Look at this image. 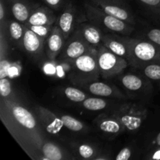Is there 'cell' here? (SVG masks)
<instances>
[{"label": "cell", "instance_id": "cell-1", "mask_svg": "<svg viewBox=\"0 0 160 160\" xmlns=\"http://www.w3.org/2000/svg\"><path fill=\"white\" fill-rule=\"evenodd\" d=\"M2 113L6 115V122L9 123L7 127L13 129L11 133L18 136L19 142L23 141L25 146L34 147L41 151L43 139L36 119L28 109L9 98H2Z\"/></svg>", "mask_w": 160, "mask_h": 160}, {"label": "cell", "instance_id": "cell-2", "mask_svg": "<svg viewBox=\"0 0 160 160\" xmlns=\"http://www.w3.org/2000/svg\"><path fill=\"white\" fill-rule=\"evenodd\" d=\"M69 78L71 82L81 87L96 81L101 76L97 62V48L73 60Z\"/></svg>", "mask_w": 160, "mask_h": 160}, {"label": "cell", "instance_id": "cell-3", "mask_svg": "<svg viewBox=\"0 0 160 160\" xmlns=\"http://www.w3.org/2000/svg\"><path fill=\"white\" fill-rule=\"evenodd\" d=\"M128 45V58L131 65L134 67H145L148 64L156 62L160 58V46L152 42L123 38Z\"/></svg>", "mask_w": 160, "mask_h": 160}, {"label": "cell", "instance_id": "cell-4", "mask_svg": "<svg viewBox=\"0 0 160 160\" xmlns=\"http://www.w3.org/2000/svg\"><path fill=\"white\" fill-rule=\"evenodd\" d=\"M84 6L88 20L98 28L123 34H129L134 30L131 25L106 13L91 2H84Z\"/></svg>", "mask_w": 160, "mask_h": 160}, {"label": "cell", "instance_id": "cell-5", "mask_svg": "<svg viewBox=\"0 0 160 160\" xmlns=\"http://www.w3.org/2000/svg\"><path fill=\"white\" fill-rule=\"evenodd\" d=\"M97 62L100 75L106 79L123 73L129 63L125 58L116 55L102 44L97 48Z\"/></svg>", "mask_w": 160, "mask_h": 160}, {"label": "cell", "instance_id": "cell-6", "mask_svg": "<svg viewBox=\"0 0 160 160\" xmlns=\"http://www.w3.org/2000/svg\"><path fill=\"white\" fill-rule=\"evenodd\" d=\"M112 115L121 123L124 129L136 131L146 118L147 110L136 103H127L120 106Z\"/></svg>", "mask_w": 160, "mask_h": 160}, {"label": "cell", "instance_id": "cell-7", "mask_svg": "<svg viewBox=\"0 0 160 160\" xmlns=\"http://www.w3.org/2000/svg\"><path fill=\"white\" fill-rule=\"evenodd\" d=\"M92 48L85 40L81 33L77 29L74 30L73 34L66 41L65 45L62 48L61 58L66 61L73 62L80 56L88 52Z\"/></svg>", "mask_w": 160, "mask_h": 160}, {"label": "cell", "instance_id": "cell-8", "mask_svg": "<svg viewBox=\"0 0 160 160\" xmlns=\"http://www.w3.org/2000/svg\"><path fill=\"white\" fill-rule=\"evenodd\" d=\"M112 17L126 22L130 25L135 24V18L128 6L121 0H93L89 1Z\"/></svg>", "mask_w": 160, "mask_h": 160}, {"label": "cell", "instance_id": "cell-9", "mask_svg": "<svg viewBox=\"0 0 160 160\" xmlns=\"http://www.w3.org/2000/svg\"><path fill=\"white\" fill-rule=\"evenodd\" d=\"M35 109L39 122L48 134H56L60 131L64 126L60 117L42 106H37Z\"/></svg>", "mask_w": 160, "mask_h": 160}, {"label": "cell", "instance_id": "cell-10", "mask_svg": "<svg viewBox=\"0 0 160 160\" xmlns=\"http://www.w3.org/2000/svg\"><path fill=\"white\" fill-rule=\"evenodd\" d=\"M45 38L38 35L27 26L24 27L23 48L32 57L38 58L45 48Z\"/></svg>", "mask_w": 160, "mask_h": 160}, {"label": "cell", "instance_id": "cell-11", "mask_svg": "<svg viewBox=\"0 0 160 160\" xmlns=\"http://www.w3.org/2000/svg\"><path fill=\"white\" fill-rule=\"evenodd\" d=\"M63 34L57 26H53L51 33L47 38V56L49 59H55L62 52L66 43Z\"/></svg>", "mask_w": 160, "mask_h": 160}, {"label": "cell", "instance_id": "cell-12", "mask_svg": "<svg viewBox=\"0 0 160 160\" xmlns=\"http://www.w3.org/2000/svg\"><path fill=\"white\" fill-rule=\"evenodd\" d=\"M75 22H76V9L70 3L66 6L63 12L61 13L58 20V27L63 34L66 40L69 38V37L76 29Z\"/></svg>", "mask_w": 160, "mask_h": 160}, {"label": "cell", "instance_id": "cell-13", "mask_svg": "<svg viewBox=\"0 0 160 160\" xmlns=\"http://www.w3.org/2000/svg\"><path fill=\"white\" fill-rule=\"evenodd\" d=\"M84 40L92 47L97 48L102 42L103 34L98 26L91 23H81L76 27Z\"/></svg>", "mask_w": 160, "mask_h": 160}, {"label": "cell", "instance_id": "cell-14", "mask_svg": "<svg viewBox=\"0 0 160 160\" xmlns=\"http://www.w3.org/2000/svg\"><path fill=\"white\" fill-rule=\"evenodd\" d=\"M9 5L14 18L19 22L26 23L33 11L38 7L28 0H6Z\"/></svg>", "mask_w": 160, "mask_h": 160}, {"label": "cell", "instance_id": "cell-15", "mask_svg": "<svg viewBox=\"0 0 160 160\" xmlns=\"http://www.w3.org/2000/svg\"><path fill=\"white\" fill-rule=\"evenodd\" d=\"M56 17L47 6H38L32 12L25 25H53Z\"/></svg>", "mask_w": 160, "mask_h": 160}, {"label": "cell", "instance_id": "cell-16", "mask_svg": "<svg viewBox=\"0 0 160 160\" xmlns=\"http://www.w3.org/2000/svg\"><path fill=\"white\" fill-rule=\"evenodd\" d=\"M102 44L117 56L125 58L126 59L128 58V45L123 38L112 36L110 34H103Z\"/></svg>", "mask_w": 160, "mask_h": 160}, {"label": "cell", "instance_id": "cell-17", "mask_svg": "<svg viewBox=\"0 0 160 160\" xmlns=\"http://www.w3.org/2000/svg\"><path fill=\"white\" fill-rule=\"evenodd\" d=\"M96 123L100 131L108 134H117L125 130L121 123L113 115L101 116L96 120Z\"/></svg>", "mask_w": 160, "mask_h": 160}, {"label": "cell", "instance_id": "cell-18", "mask_svg": "<svg viewBox=\"0 0 160 160\" xmlns=\"http://www.w3.org/2000/svg\"><path fill=\"white\" fill-rule=\"evenodd\" d=\"M87 88L88 92L95 96L100 97H112L120 95V92L109 84L99 81H94L88 84Z\"/></svg>", "mask_w": 160, "mask_h": 160}, {"label": "cell", "instance_id": "cell-19", "mask_svg": "<svg viewBox=\"0 0 160 160\" xmlns=\"http://www.w3.org/2000/svg\"><path fill=\"white\" fill-rule=\"evenodd\" d=\"M41 152L45 159L61 160L66 158L63 151L58 145L52 142H45L42 144Z\"/></svg>", "mask_w": 160, "mask_h": 160}, {"label": "cell", "instance_id": "cell-20", "mask_svg": "<svg viewBox=\"0 0 160 160\" xmlns=\"http://www.w3.org/2000/svg\"><path fill=\"white\" fill-rule=\"evenodd\" d=\"M9 32L11 39L17 45L23 46V38L24 34V28L16 20H11L9 23Z\"/></svg>", "mask_w": 160, "mask_h": 160}, {"label": "cell", "instance_id": "cell-21", "mask_svg": "<svg viewBox=\"0 0 160 160\" xmlns=\"http://www.w3.org/2000/svg\"><path fill=\"white\" fill-rule=\"evenodd\" d=\"M121 82L123 85L129 91H138L143 86L142 78L134 74H126L122 77Z\"/></svg>", "mask_w": 160, "mask_h": 160}, {"label": "cell", "instance_id": "cell-22", "mask_svg": "<svg viewBox=\"0 0 160 160\" xmlns=\"http://www.w3.org/2000/svg\"><path fill=\"white\" fill-rule=\"evenodd\" d=\"M82 106L90 111H99L104 109L108 106V102L101 98H87L82 102Z\"/></svg>", "mask_w": 160, "mask_h": 160}, {"label": "cell", "instance_id": "cell-23", "mask_svg": "<svg viewBox=\"0 0 160 160\" xmlns=\"http://www.w3.org/2000/svg\"><path fill=\"white\" fill-rule=\"evenodd\" d=\"M60 118L63 123L64 127H66L67 129L70 130V131L78 132V131H81L84 129V124L82 123V122L77 120L76 118L71 117V116L62 115Z\"/></svg>", "mask_w": 160, "mask_h": 160}, {"label": "cell", "instance_id": "cell-24", "mask_svg": "<svg viewBox=\"0 0 160 160\" xmlns=\"http://www.w3.org/2000/svg\"><path fill=\"white\" fill-rule=\"evenodd\" d=\"M64 95L70 101L73 102H82L87 98V95L83 91L76 88L68 87L64 90Z\"/></svg>", "mask_w": 160, "mask_h": 160}, {"label": "cell", "instance_id": "cell-25", "mask_svg": "<svg viewBox=\"0 0 160 160\" xmlns=\"http://www.w3.org/2000/svg\"><path fill=\"white\" fill-rule=\"evenodd\" d=\"M144 73L149 79L153 81H160V64L152 62L145 66Z\"/></svg>", "mask_w": 160, "mask_h": 160}, {"label": "cell", "instance_id": "cell-26", "mask_svg": "<svg viewBox=\"0 0 160 160\" xmlns=\"http://www.w3.org/2000/svg\"><path fill=\"white\" fill-rule=\"evenodd\" d=\"M41 37L46 38L52 30V25H25Z\"/></svg>", "mask_w": 160, "mask_h": 160}, {"label": "cell", "instance_id": "cell-27", "mask_svg": "<svg viewBox=\"0 0 160 160\" xmlns=\"http://www.w3.org/2000/svg\"><path fill=\"white\" fill-rule=\"evenodd\" d=\"M12 87L11 82L7 78L0 79V94L2 98H9L12 94Z\"/></svg>", "mask_w": 160, "mask_h": 160}, {"label": "cell", "instance_id": "cell-28", "mask_svg": "<svg viewBox=\"0 0 160 160\" xmlns=\"http://www.w3.org/2000/svg\"><path fill=\"white\" fill-rule=\"evenodd\" d=\"M78 153L84 159H93L95 155V150L93 147L87 144H83L78 147Z\"/></svg>", "mask_w": 160, "mask_h": 160}, {"label": "cell", "instance_id": "cell-29", "mask_svg": "<svg viewBox=\"0 0 160 160\" xmlns=\"http://www.w3.org/2000/svg\"><path fill=\"white\" fill-rule=\"evenodd\" d=\"M9 69V63L4 59H1L0 62V79L7 78L8 70Z\"/></svg>", "mask_w": 160, "mask_h": 160}, {"label": "cell", "instance_id": "cell-30", "mask_svg": "<svg viewBox=\"0 0 160 160\" xmlns=\"http://www.w3.org/2000/svg\"><path fill=\"white\" fill-rule=\"evenodd\" d=\"M131 156V150L129 148H123L120 152L116 156L117 160H128Z\"/></svg>", "mask_w": 160, "mask_h": 160}, {"label": "cell", "instance_id": "cell-31", "mask_svg": "<svg viewBox=\"0 0 160 160\" xmlns=\"http://www.w3.org/2000/svg\"><path fill=\"white\" fill-rule=\"evenodd\" d=\"M145 6L152 8L155 11L160 9V0H138Z\"/></svg>", "mask_w": 160, "mask_h": 160}, {"label": "cell", "instance_id": "cell-32", "mask_svg": "<svg viewBox=\"0 0 160 160\" xmlns=\"http://www.w3.org/2000/svg\"><path fill=\"white\" fill-rule=\"evenodd\" d=\"M47 6H49L51 9H59L63 2V0H45Z\"/></svg>", "mask_w": 160, "mask_h": 160}, {"label": "cell", "instance_id": "cell-33", "mask_svg": "<svg viewBox=\"0 0 160 160\" xmlns=\"http://www.w3.org/2000/svg\"><path fill=\"white\" fill-rule=\"evenodd\" d=\"M156 144H157L158 146H159V148H160V132L159 133V134H158L157 137H156Z\"/></svg>", "mask_w": 160, "mask_h": 160}, {"label": "cell", "instance_id": "cell-34", "mask_svg": "<svg viewBox=\"0 0 160 160\" xmlns=\"http://www.w3.org/2000/svg\"><path fill=\"white\" fill-rule=\"evenodd\" d=\"M156 13L159 14V16L160 17V9H159V10H156Z\"/></svg>", "mask_w": 160, "mask_h": 160}, {"label": "cell", "instance_id": "cell-35", "mask_svg": "<svg viewBox=\"0 0 160 160\" xmlns=\"http://www.w3.org/2000/svg\"><path fill=\"white\" fill-rule=\"evenodd\" d=\"M156 62H157V63H159L160 64V58H159V59H157V60H156Z\"/></svg>", "mask_w": 160, "mask_h": 160}, {"label": "cell", "instance_id": "cell-36", "mask_svg": "<svg viewBox=\"0 0 160 160\" xmlns=\"http://www.w3.org/2000/svg\"><path fill=\"white\" fill-rule=\"evenodd\" d=\"M89 1H93V0H89Z\"/></svg>", "mask_w": 160, "mask_h": 160}]
</instances>
